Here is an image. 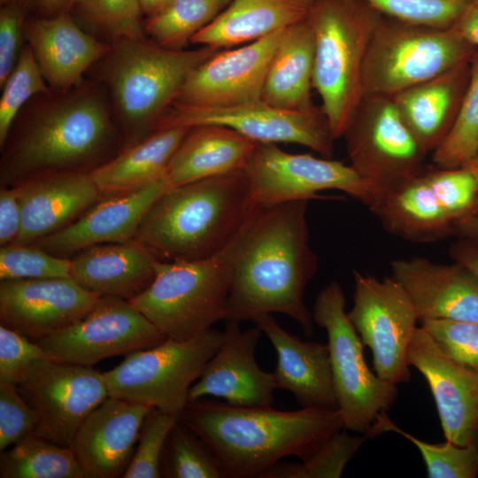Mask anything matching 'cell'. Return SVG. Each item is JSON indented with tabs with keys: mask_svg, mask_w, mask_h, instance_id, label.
<instances>
[{
	"mask_svg": "<svg viewBox=\"0 0 478 478\" xmlns=\"http://www.w3.org/2000/svg\"><path fill=\"white\" fill-rule=\"evenodd\" d=\"M307 206V200L251 206L221 251L231 268L223 320L240 324L282 313L312 336L314 321L304 294L317 272L318 258L310 244Z\"/></svg>",
	"mask_w": 478,
	"mask_h": 478,
	"instance_id": "obj_1",
	"label": "cell"
},
{
	"mask_svg": "<svg viewBox=\"0 0 478 478\" xmlns=\"http://www.w3.org/2000/svg\"><path fill=\"white\" fill-rule=\"evenodd\" d=\"M124 137L105 87L82 79L40 94L16 117L1 147V187L58 172H91L117 155Z\"/></svg>",
	"mask_w": 478,
	"mask_h": 478,
	"instance_id": "obj_2",
	"label": "cell"
},
{
	"mask_svg": "<svg viewBox=\"0 0 478 478\" xmlns=\"http://www.w3.org/2000/svg\"><path fill=\"white\" fill-rule=\"evenodd\" d=\"M180 420L209 447L224 478H262L284 458L306 460L344 428L339 410L240 407L204 397L189 401Z\"/></svg>",
	"mask_w": 478,
	"mask_h": 478,
	"instance_id": "obj_3",
	"label": "cell"
},
{
	"mask_svg": "<svg viewBox=\"0 0 478 478\" xmlns=\"http://www.w3.org/2000/svg\"><path fill=\"white\" fill-rule=\"evenodd\" d=\"M251 209L244 169L166 188L133 240L158 261L209 258L227 246Z\"/></svg>",
	"mask_w": 478,
	"mask_h": 478,
	"instance_id": "obj_4",
	"label": "cell"
},
{
	"mask_svg": "<svg viewBox=\"0 0 478 478\" xmlns=\"http://www.w3.org/2000/svg\"><path fill=\"white\" fill-rule=\"evenodd\" d=\"M220 49L172 50L146 37L121 39L90 69L108 91L124 147L150 134L189 74Z\"/></svg>",
	"mask_w": 478,
	"mask_h": 478,
	"instance_id": "obj_5",
	"label": "cell"
},
{
	"mask_svg": "<svg viewBox=\"0 0 478 478\" xmlns=\"http://www.w3.org/2000/svg\"><path fill=\"white\" fill-rule=\"evenodd\" d=\"M382 15L363 0H314L308 21L315 39L312 87L335 140L364 98L363 72Z\"/></svg>",
	"mask_w": 478,
	"mask_h": 478,
	"instance_id": "obj_6",
	"label": "cell"
},
{
	"mask_svg": "<svg viewBox=\"0 0 478 478\" xmlns=\"http://www.w3.org/2000/svg\"><path fill=\"white\" fill-rule=\"evenodd\" d=\"M153 281L129 302L167 338L187 340L224 320L231 268L220 252L197 261L157 260Z\"/></svg>",
	"mask_w": 478,
	"mask_h": 478,
	"instance_id": "obj_7",
	"label": "cell"
},
{
	"mask_svg": "<svg viewBox=\"0 0 478 478\" xmlns=\"http://www.w3.org/2000/svg\"><path fill=\"white\" fill-rule=\"evenodd\" d=\"M474 52L454 28L417 26L382 16L365 61L364 96H393L469 61Z\"/></svg>",
	"mask_w": 478,
	"mask_h": 478,
	"instance_id": "obj_8",
	"label": "cell"
},
{
	"mask_svg": "<svg viewBox=\"0 0 478 478\" xmlns=\"http://www.w3.org/2000/svg\"><path fill=\"white\" fill-rule=\"evenodd\" d=\"M345 305L340 283L332 281L318 294L312 318L328 335L334 389L344 429L368 436L379 415L396 401L397 387L380 379L367 366L364 345Z\"/></svg>",
	"mask_w": 478,
	"mask_h": 478,
	"instance_id": "obj_9",
	"label": "cell"
},
{
	"mask_svg": "<svg viewBox=\"0 0 478 478\" xmlns=\"http://www.w3.org/2000/svg\"><path fill=\"white\" fill-rule=\"evenodd\" d=\"M224 332L211 328L187 340L166 339L126 355L103 373L108 396L181 415L191 386L215 354Z\"/></svg>",
	"mask_w": 478,
	"mask_h": 478,
	"instance_id": "obj_10",
	"label": "cell"
},
{
	"mask_svg": "<svg viewBox=\"0 0 478 478\" xmlns=\"http://www.w3.org/2000/svg\"><path fill=\"white\" fill-rule=\"evenodd\" d=\"M343 137L350 166L377 189L378 197L425 171L428 153L401 118L392 96H364Z\"/></svg>",
	"mask_w": 478,
	"mask_h": 478,
	"instance_id": "obj_11",
	"label": "cell"
},
{
	"mask_svg": "<svg viewBox=\"0 0 478 478\" xmlns=\"http://www.w3.org/2000/svg\"><path fill=\"white\" fill-rule=\"evenodd\" d=\"M251 206L320 198L319 192L343 191L369 209L379 193L350 165L310 154H293L276 143H258L244 168Z\"/></svg>",
	"mask_w": 478,
	"mask_h": 478,
	"instance_id": "obj_12",
	"label": "cell"
},
{
	"mask_svg": "<svg viewBox=\"0 0 478 478\" xmlns=\"http://www.w3.org/2000/svg\"><path fill=\"white\" fill-rule=\"evenodd\" d=\"M353 279V305L347 314L372 351L375 374L396 385L407 382L408 349L419 322L410 297L392 276L380 280L354 270Z\"/></svg>",
	"mask_w": 478,
	"mask_h": 478,
	"instance_id": "obj_13",
	"label": "cell"
},
{
	"mask_svg": "<svg viewBox=\"0 0 478 478\" xmlns=\"http://www.w3.org/2000/svg\"><path fill=\"white\" fill-rule=\"evenodd\" d=\"M219 125L258 143H296L331 158L333 136L321 108L286 110L257 100L227 107H202L173 102L153 131L171 127Z\"/></svg>",
	"mask_w": 478,
	"mask_h": 478,
	"instance_id": "obj_14",
	"label": "cell"
},
{
	"mask_svg": "<svg viewBox=\"0 0 478 478\" xmlns=\"http://www.w3.org/2000/svg\"><path fill=\"white\" fill-rule=\"evenodd\" d=\"M37 413L35 434L69 447L87 416L108 396L103 374L92 366L41 358L17 382Z\"/></svg>",
	"mask_w": 478,
	"mask_h": 478,
	"instance_id": "obj_15",
	"label": "cell"
},
{
	"mask_svg": "<svg viewBox=\"0 0 478 478\" xmlns=\"http://www.w3.org/2000/svg\"><path fill=\"white\" fill-rule=\"evenodd\" d=\"M166 339L129 301L101 297L82 320L35 342L51 360L92 366L107 358L154 347Z\"/></svg>",
	"mask_w": 478,
	"mask_h": 478,
	"instance_id": "obj_16",
	"label": "cell"
},
{
	"mask_svg": "<svg viewBox=\"0 0 478 478\" xmlns=\"http://www.w3.org/2000/svg\"><path fill=\"white\" fill-rule=\"evenodd\" d=\"M284 29L219 50L189 74L174 102L227 107L260 100L267 68Z\"/></svg>",
	"mask_w": 478,
	"mask_h": 478,
	"instance_id": "obj_17",
	"label": "cell"
},
{
	"mask_svg": "<svg viewBox=\"0 0 478 478\" xmlns=\"http://www.w3.org/2000/svg\"><path fill=\"white\" fill-rule=\"evenodd\" d=\"M99 298L72 277L1 281V324L35 342L82 320Z\"/></svg>",
	"mask_w": 478,
	"mask_h": 478,
	"instance_id": "obj_18",
	"label": "cell"
},
{
	"mask_svg": "<svg viewBox=\"0 0 478 478\" xmlns=\"http://www.w3.org/2000/svg\"><path fill=\"white\" fill-rule=\"evenodd\" d=\"M225 322L222 343L189 389V401L214 397L234 406H270L277 389L274 374L262 370L255 358L262 331Z\"/></svg>",
	"mask_w": 478,
	"mask_h": 478,
	"instance_id": "obj_19",
	"label": "cell"
},
{
	"mask_svg": "<svg viewBox=\"0 0 478 478\" xmlns=\"http://www.w3.org/2000/svg\"><path fill=\"white\" fill-rule=\"evenodd\" d=\"M408 362L429 386L446 441L478 448V373L445 357L420 326L412 337Z\"/></svg>",
	"mask_w": 478,
	"mask_h": 478,
	"instance_id": "obj_20",
	"label": "cell"
},
{
	"mask_svg": "<svg viewBox=\"0 0 478 478\" xmlns=\"http://www.w3.org/2000/svg\"><path fill=\"white\" fill-rule=\"evenodd\" d=\"M151 409L108 397L87 416L71 445L85 477L123 476Z\"/></svg>",
	"mask_w": 478,
	"mask_h": 478,
	"instance_id": "obj_21",
	"label": "cell"
},
{
	"mask_svg": "<svg viewBox=\"0 0 478 478\" xmlns=\"http://www.w3.org/2000/svg\"><path fill=\"white\" fill-rule=\"evenodd\" d=\"M166 188V179H162L138 189L103 195L77 220L32 244L70 258L89 246L131 241L150 205Z\"/></svg>",
	"mask_w": 478,
	"mask_h": 478,
	"instance_id": "obj_22",
	"label": "cell"
},
{
	"mask_svg": "<svg viewBox=\"0 0 478 478\" xmlns=\"http://www.w3.org/2000/svg\"><path fill=\"white\" fill-rule=\"evenodd\" d=\"M392 277L410 297L422 320L478 323V279L458 262L435 263L425 258L395 259Z\"/></svg>",
	"mask_w": 478,
	"mask_h": 478,
	"instance_id": "obj_23",
	"label": "cell"
},
{
	"mask_svg": "<svg viewBox=\"0 0 478 478\" xmlns=\"http://www.w3.org/2000/svg\"><path fill=\"white\" fill-rule=\"evenodd\" d=\"M22 223L13 243L32 244L69 226L103 197L90 172H58L19 185Z\"/></svg>",
	"mask_w": 478,
	"mask_h": 478,
	"instance_id": "obj_24",
	"label": "cell"
},
{
	"mask_svg": "<svg viewBox=\"0 0 478 478\" xmlns=\"http://www.w3.org/2000/svg\"><path fill=\"white\" fill-rule=\"evenodd\" d=\"M25 40L50 89L55 92L66 91L79 83L111 47L81 29L69 11L28 19Z\"/></svg>",
	"mask_w": 478,
	"mask_h": 478,
	"instance_id": "obj_25",
	"label": "cell"
},
{
	"mask_svg": "<svg viewBox=\"0 0 478 478\" xmlns=\"http://www.w3.org/2000/svg\"><path fill=\"white\" fill-rule=\"evenodd\" d=\"M277 355L276 389L290 392L302 408L338 410L328 344L302 341L282 328L272 314L253 320Z\"/></svg>",
	"mask_w": 478,
	"mask_h": 478,
	"instance_id": "obj_26",
	"label": "cell"
},
{
	"mask_svg": "<svg viewBox=\"0 0 478 478\" xmlns=\"http://www.w3.org/2000/svg\"><path fill=\"white\" fill-rule=\"evenodd\" d=\"M70 259L71 277L100 297L130 301L148 289L156 274L157 259L134 240L89 246Z\"/></svg>",
	"mask_w": 478,
	"mask_h": 478,
	"instance_id": "obj_27",
	"label": "cell"
},
{
	"mask_svg": "<svg viewBox=\"0 0 478 478\" xmlns=\"http://www.w3.org/2000/svg\"><path fill=\"white\" fill-rule=\"evenodd\" d=\"M470 60L392 96L401 118L428 153L443 143L453 125L469 81Z\"/></svg>",
	"mask_w": 478,
	"mask_h": 478,
	"instance_id": "obj_28",
	"label": "cell"
},
{
	"mask_svg": "<svg viewBox=\"0 0 478 478\" xmlns=\"http://www.w3.org/2000/svg\"><path fill=\"white\" fill-rule=\"evenodd\" d=\"M390 234L414 243L456 233L457 221L430 185L426 170L382 194L369 209Z\"/></svg>",
	"mask_w": 478,
	"mask_h": 478,
	"instance_id": "obj_29",
	"label": "cell"
},
{
	"mask_svg": "<svg viewBox=\"0 0 478 478\" xmlns=\"http://www.w3.org/2000/svg\"><path fill=\"white\" fill-rule=\"evenodd\" d=\"M258 144L227 127H192L170 161L168 188L243 170Z\"/></svg>",
	"mask_w": 478,
	"mask_h": 478,
	"instance_id": "obj_30",
	"label": "cell"
},
{
	"mask_svg": "<svg viewBox=\"0 0 478 478\" xmlns=\"http://www.w3.org/2000/svg\"><path fill=\"white\" fill-rule=\"evenodd\" d=\"M314 0H231L191 39V44L228 49L306 20Z\"/></svg>",
	"mask_w": 478,
	"mask_h": 478,
	"instance_id": "obj_31",
	"label": "cell"
},
{
	"mask_svg": "<svg viewBox=\"0 0 478 478\" xmlns=\"http://www.w3.org/2000/svg\"><path fill=\"white\" fill-rule=\"evenodd\" d=\"M314 49L308 19L285 28L267 68L261 100L286 110L313 107Z\"/></svg>",
	"mask_w": 478,
	"mask_h": 478,
	"instance_id": "obj_32",
	"label": "cell"
},
{
	"mask_svg": "<svg viewBox=\"0 0 478 478\" xmlns=\"http://www.w3.org/2000/svg\"><path fill=\"white\" fill-rule=\"evenodd\" d=\"M189 129L171 127L152 131L92 170L90 174L102 195L135 189L166 179L170 161Z\"/></svg>",
	"mask_w": 478,
	"mask_h": 478,
	"instance_id": "obj_33",
	"label": "cell"
},
{
	"mask_svg": "<svg viewBox=\"0 0 478 478\" xmlns=\"http://www.w3.org/2000/svg\"><path fill=\"white\" fill-rule=\"evenodd\" d=\"M2 452L1 478H85L71 448L35 433Z\"/></svg>",
	"mask_w": 478,
	"mask_h": 478,
	"instance_id": "obj_34",
	"label": "cell"
},
{
	"mask_svg": "<svg viewBox=\"0 0 478 478\" xmlns=\"http://www.w3.org/2000/svg\"><path fill=\"white\" fill-rule=\"evenodd\" d=\"M231 0H175L144 22L145 35L172 50L187 49L191 39L215 19Z\"/></svg>",
	"mask_w": 478,
	"mask_h": 478,
	"instance_id": "obj_35",
	"label": "cell"
},
{
	"mask_svg": "<svg viewBox=\"0 0 478 478\" xmlns=\"http://www.w3.org/2000/svg\"><path fill=\"white\" fill-rule=\"evenodd\" d=\"M478 151V52L470 60L466 90L453 125L443 143L432 152L436 167H459Z\"/></svg>",
	"mask_w": 478,
	"mask_h": 478,
	"instance_id": "obj_36",
	"label": "cell"
},
{
	"mask_svg": "<svg viewBox=\"0 0 478 478\" xmlns=\"http://www.w3.org/2000/svg\"><path fill=\"white\" fill-rule=\"evenodd\" d=\"M394 432L412 443L425 462L429 478H474L478 474V448L459 446L449 441L443 443L424 442L398 428L387 412L379 415L368 437Z\"/></svg>",
	"mask_w": 478,
	"mask_h": 478,
	"instance_id": "obj_37",
	"label": "cell"
},
{
	"mask_svg": "<svg viewBox=\"0 0 478 478\" xmlns=\"http://www.w3.org/2000/svg\"><path fill=\"white\" fill-rule=\"evenodd\" d=\"M224 478L220 464L204 442L179 420L171 429L161 459V476Z\"/></svg>",
	"mask_w": 478,
	"mask_h": 478,
	"instance_id": "obj_38",
	"label": "cell"
},
{
	"mask_svg": "<svg viewBox=\"0 0 478 478\" xmlns=\"http://www.w3.org/2000/svg\"><path fill=\"white\" fill-rule=\"evenodd\" d=\"M68 11L79 15L110 44L146 37L139 0H69Z\"/></svg>",
	"mask_w": 478,
	"mask_h": 478,
	"instance_id": "obj_39",
	"label": "cell"
},
{
	"mask_svg": "<svg viewBox=\"0 0 478 478\" xmlns=\"http://www.w3.org/2000/svg\"><path fill=\"white\" fill-rule=\"evenodd\" d=\"M367 438L366 435H351L343 428L308 459L301 463L280 461L262 478H339Z\"/></svg>",
	"mask_w": 478,
	"mask_h": 478,
	"instance_id": "obj_40",
	"label": "cell"
},
{
	"mask_svg": "<svg viewBox=\"0 0 478 478\" xmlns=\"http://www.w3.org/2000/svg\"><path fill=\"white\" fill-rule=\"evenodd\" d=\"M1 89L0 147L5 143L16 117L25 104L37 95L51 92L27 43Z\"/></svg>",
	"mask_w": 478,
	"mask_h": 478,
	"instance_id": "obj_41",
	"label": "cell"
},
{
	"mask_svg": "<svg viewBox=\"0 0 478 478\" xmlns=\"http://www.w3.org/2000/svg\"><path fill=\"white\" fill-rule=\"evenodd\" d=\"M386 18L440 29L453 28L472 0H363Z\"/></svg>",
	"mask_w": 478,
	"mask_h": 478,
	"instance_id": "obj_42",
	"label": "cell"
},
{
	"mask_svg": "<svg viewBox=\"0 0 478 478\" xmlns=\"http://www.w3.org/2000/svg\"><path fill=\"white\" fill-rule=\"evenodd\" d=\"M71 259L34 244L12 243L0 248V280L71 277Z\"/></svg>",
	"mask_w": 478,
	"mask_h": 478,
	"instance_id": "obj_43",
	"label": "cell"
},
{
	"mask_svg": "<svg viewBox=\"0 0 478 478\" xmlns=\"http://www.w3.org/2000/svg\"><path fill=\"white\" fill-rule=\"evenodd\" d=\"M180 420V415L152 408L147 415L140 442L125 478H158L161 476V459L168 435Z\"/></svg>",
	"mask_w": 478,
	"mask_h": 478,
	"instance_id": "obj_44",
	"label": "cell"
},
{
	"mask_svg": "<svg viewBox=\"0 0 478 478\" xmlns=\"http://www.w3.org/2000/svg\"><path fill=\"white\" fill-rule=\"evenodd\" d=\"M419 323L445 357L478 373V323L450 320H422Z\"/></svg>",
	"mask_w": 478,
	"mask_h": 478,
	"instance_id": "obj_45",
	"label": "cell"
},
{
	"mask_svg": "<svg viewBox=\"0 0 478 478\" xmlns=\"http://www.w3.org/2000/svg\"><path fill=\"white\" fill-rule=\"evenodd\" d=\"M37 425L36 412L17 385L0 381V451L34 434Z\"/></svg>",
	"mask_w": 478,
	"mask_h": 478,
	"instance_id": "obj_46",
	"label": "cell"
},
{
	"mask_svg": "<svg viewBox=\"0 0 478 478\" xmlns=\"http://www.w3.org/2000/svg\"><path fill=\"white\" fill-rule=\"evenodd\" d=\"M27 0H12L0 11V88L12 72L25 40Z\"/></svg>",
	"mask_w": 478,
	"mask_h": 478,
	"instance_id": "obj_47",
	"label": "cell"
},
{
	"mask_svg": "<svg viewBox=\"0 0 478 478\" xmlns=\"http://www.w3.org/2000/svg\"><path fill=\"white\" fill-rule=\"evenodd\" d=\"M48 358L43 349L23 334L0 326V381L14 384L35 360Z\"/></svg>",
	"mask_w": 478,
	"mask_h": 478,
	"instance_id": "obj_48",
	"label": "cell"
},
{
	"mask_svg": "<svg viewBox=\"0 0 478 478\" xmlns=\"http://www.w3.org/2000/svg\"><path fill=\"white\" fill-rule=\"evenodd\" d=\"M22 223L21 205L16 187L0 189V245L13 243L18 238Z\"/></svg>",
	"mask_w": 478,
	"mask_h": 478,
	"instance_id": "obj_49",
	"label": "cell"
},
{
	"mask_svg": "<svg viewBox=\"0 0 478 478\" xmlns=\"http://www.w3.org/2000/svg\"><path fill=\"white\" fill-rule=\"evenodd\" d=\"M450 255L478 279V246L462 239L451 246Z\"/></svg>",
	"mask_w": 478,
	"mask_h": 478,
	"instance_id": "obj_50",
	"label": "cell"
},
{
	"mask_svg": "<svg viewBox=\"0 0 478 478\" xmlns=\"http://www.w3.org/2000/svg\"><path fill=\"white\" fill-rule=\"evenodd\" d=\"M474 48L478 47V0H472L453 27Z\"/></svg>",
	"mask_w": 478,
	"mask_h": 478,
	"instance_id": "obj_51",
	"label": "cell"
},
{
	"mask_svg": "<svg viewBox=\"0 0 478 478\" xmlns=\"http://www.w3.org/2000/svg\"><path fill=\"white\" fill-rule=\"evenodd\" d=\"M39 17H51L68 11L69 0H27Z\"/></svg>",
	"mask_w": 478,
	"mask_h": 478,
	"instance_id": "obj_52",
	"label": "cell"
},
{
	"mask_svg": "<svg viewBox=\"0 0 478 478\" xmlns=\"http://www.w3.org/2000/svg\"><path fill=\"white\" fill-rule=\"evenodd\" d=\"M456 234L478 246V212L461 220L457 225Z\"/></svg>",
	"mask_w": 478,
	"mask_h": 478,
	"instance_id": "obj_53",
	"label": "cell"
},
{
	"mask_svg": "<svg viewBox=\"0 0 478 478\" xmlns=\"http://www.w3.org/2000/svg\"><path fill=\"white\" fill-rule=\"evenodd\" d=\"M174 1L175 0H139V3L143 14L150 17L164 10Z\"/></svg>",
	"mask_w": 478,
	"mask_h": 478,
	"instance_id": "obj_54",
	"label": "cell"
},
{
	"mask_svg": "<svg viewBox=\"0 0 478 478\" xmlns=\"http://www.w3.org/2000/svg\"><path fill=\"white\" fill-rule=\"evenodd\" d=\"M463 166L469 168L478 180V151L468 162H466Z\"/></svg>",
	"mask_w": 478,
	"mask_h": 478,
	"instance_id": "obj_55",
	"label": "cell"
},
{
	"mask_svg": "<svg viewBox=\"0 0 478 478\" xmlns=\"http://www.w3.org/2000/svg\"><path fill=\"white\" fill-rule=\"evenodd\" d=\"M12 0H0V3H1V5H4L10 2H12Z\"/></svg>",
	"mask_w": 478,
	"mask_h": 478,
	"instance_id": "obj_56",
	"label": "cell"
},
{
	"mask_svg": "<svg viewBox=\"0 0 478 478\" xmlns=\"http://www.w3.org/2000/svg\"><path fill=\"white\" fill-rule=\"evenodd\" d=\"M474 212H478V206H477V209H476V211Z\"/></svg>",
	"mask_w": 478,
	"mask_h": 478,
	"instance_id": "obj_57",
	"label": "cell"
}]
</instances>
